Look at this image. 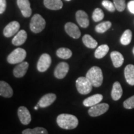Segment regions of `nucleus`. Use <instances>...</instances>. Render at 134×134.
Instances as JSON below:
<instances>
[{
    "mask_svg": "<svg viewBox=\"0 0 134 134\" xmlns=\"http://www.w3.org/2000/svg\"><path fill=\"white\" fill-rule=\"evenodd\" d=\"M18 115L20 121L23 125L29 124L31 121V115L26 107H19L18 110Z\"/></svg>",
    "mask_w": 134,
    "mask_h": 134,
    "instance_id": "9",
    "label": "nucleus"
},
{
    "mask_svg": "<svg viewBox=\"0 0 134 134\" xmlns=\"http://www.w3.org/2000/svg\"><path fill=\"white\" fill-rule=\"evenodd\" d=\"M109 105L106 103H98L93 105L88 110V114L91 117H98L108 111Z\"/></svg>",
    "mask_w": 134,
    "mask_h": 134,
    "instance_id": "6",
    "label": "nucleus"
},
{
    "mask_svg": "<svg viewBox=\"0 0 134 134\" xmlns=\"http://www.w3.org/2000/svg\"><path fill=\"white\" fill-rule=\"evenodd\" d=\"M123 90L119 82H115L113 86V90L111 92V96L113 100H117L120 99L122 97Z\"/></svg>",
    "mask_w": 134,
    "mask_h": 134,
    "instance_id": "22",
    "label": "nucleus"
},
{
    "mask_svg": "<svg viewBox=\"0 0 134 134\" xmlns=\"http://www.w3.org/2000/svg\"><path fill=\"white\" fill-rule=\"evenodd\" d=\"M124 107L127 109H131L134 108V95L124 102Z\"/></svg>",
    "mask_w": 134,
    "mask_h": 134,
    "instance_id": "32",
    "label": "nucleus"
},
{
    "mask_svg": "<svg viewBox=\"0 0 134 134\" xmlns=\"http://www.w3.org/2000/svg\"><path fill=\"white\" fill-rule=\"evenodd\" d=\"M69 71V65L66 62H60L55 68L54 75L58 79L64 78Z\"/></svg>",
    "mask_w": 134,
    "mask_h": 134,
    "instance_id": "10",
    "label": "nucleus"
},
{
    "mask_svg": "<svg viewBox=\"0 0 134 134\" xmlns=\"http://www.w3.org/2000/svg\"><path fill=\"white\" fill-rule=\"evenodd\" d=\"M57 98V96L53 93H48L43 96L38 101V106L41 108H47L53 104Z\"/></svg>",
    "mask_w": 134,
    "mask_h": 134,
    "instance_id": "14",
    "label": "nucleus"
},
{
    "mask_svg": "<svg viewBox=\"0 0 134 134\" xmlns=\"http://www.w3.org/2000/svg\"><path fill=\"white\" fill-rule=\"evenodd\" d=\"M13 95V90L9 84L0 81V96L4 98H11Z\"/></svg>",
    "mask_w": 134,
    "mask_h": 134,
    "instance_id": "16",
    "label": "nucleus"
},
{
    "mask_svg": "<svg viewBox=\"0 0 134 134\" xmlns=\"http://www.w3.org/2000/svg\"><path fill=\"white\" fill-rule=\"evenodd\" d=\"M82 41L85 46L88 48H94L98 46L97 41L89 34H85L82 38Z\"/></svg>",
    "mask_w": 134,
    "mask_h": 134,
    "instance_id": "23",
    "label": "nucleus"
},
{
    "mask_svg": "<svg viewBox=\"0 0 134 134\" xmlns=\"http://www.w3.org/2000/svg\"><path fill=\"white\" fill-rule=\"evenodd\" d=\"M112 26V23L110 21H105L97 25L95 30L98 33H104L110 29Z\"/></svg>",
    "mask_w": 134,
    "mask_h": 134,
    "instance_id": "28",
    "label": "nucleus"
},
{
    "mask_svg": "<svg viewBox=\"0 0 134 134\" xmlns=\"http://www.w3.org/2000/svg\"><path fill=\"white\" fill-rule=\"evenodd\" d=\"M46 22L45 19L38 14L34 15L30 22V29L34 33H39L44 29Z\"/></svg>",
    "mask_w": 134,
    "mask_h": 134,
    "instance_id": "3",
    "label": "nucleus"
},
{
    "mask_svg": "<svg viewBox=\"0 0 134 134\" xmlns=\"http://www.w3.org/2000/svg\"><path fill=\"white\" fill-rule=\"evenodd\" d=\"M76 19L78 24L81 27L86 28L90 24L88 14L85 11H82V10H79L76 13Z\"/></svg>",
    "mask_w": 134,
    "mask_h": 134,
    "instance_id": "13",
    "label": "nucleus"
},
{
    "mask_svg": "<svg viewBox=\"0 0 134 134\" xmlns=\"http://www.w3.org/2000/svg\"><path fill=\"white\" fill-rule=\"evenodd\" d=\"M6 9V0H0V14H3Z\"/></svg>",
    "mask_w": 134,
    "mask_h": 134,
    "instance_id": "33",
    "label": "nucleus"
},
{
    "mask_svg": "<svg viewBox=\"0 0 134 134\" xmlns=\"http://www.w3.org/2000/svg\"><path fill=\"white\" fill-rule=\"evenodd\" d=\"M102 4L107 10H108L110 12H114L115 10V7L111 1H109V0H103L102 2Z\"/></svg>",
    "mask_w": 134,
    "mask_h": 134,
    "instance_id": "31",
    "label": "nucleus"
},
{
    "mask_svg": "<svg viewBox=\"0 0 134 134\" xmlns=\"http://www.w3.org/2000/svg\"><path fill=\"white\" fill-rule=\"evenodd\" d=\"M29 68V63L27 62H22L17 65L13 70V74L16 78H21L26 75Z\"/></svg>",
    "mask_w": 134,
    "mask_h": 134,
    "instance_id": "15",
    "label": "nucleus"
},
{
    "mask_svg": "<svg viewBox=\"0 0 134 134\" xmlns=\"http://www.w3.org/2000/svg\"><path fill=\"white\" fill-rule=\"evenodd\" d=\"M17 4L25 18H29L32 14L31 4L29 0H17Z\"/></svg>",
    "mask_w": 134,
    "mask_h": 134,
    "instance_id": "11",
    "label": "nucleus"
},
{
    "mask_svg": "<svg viewBox=\"0 0 134 134\" xmlns=\"http://www.w3.org/2000/svg\"><path fill=\"white\" fill-rule=\"evenodd\" d=\"M57 122L60 128L66 130L74 129L78 125V120L75 115L62 114L57 118Z\"/></svg>",
    "mask_w": 134,
    "mask_h": 134,
    "instance_id": "1",
    "label": "nucleus"
},
{
    "mask_svg": "<svg viewBox=\"0 0 134 134\" xmlns=\"http://www.w3.org/2000/svg\"><path fill=\"white\" fill-rule=\"evenodd\" d=\"M43 4L47 8L51 10H59L63 7L61 0H43Z\"/></svg>",
    "mask_w": 134,
    "mask_h": 134,
    "instance_id": "21",
    "label": "nucleus"
},
{
    "mask_svg": "<svg viewBox=\"0 0 134 134\" xmlns=\"http://www.w3.org/2000/svg\"><path fill=\"white\" fill-rule=\"evenodd\" d=\"M115 9L119 12H122L125 9V0H113Z\"/></svg>",
    "mask_w": 134,
    "mask_h": 134,
    "instance_id": "30",
    "label": "nucleus"
},
{
    "mask_svg": "<svg viewBox=\"0 0 134 134\" xmlns=\"http://www.w3.org/2000/svg\"><path fill=\"white\" fill-rule=\"evenodd\" d=\"M133 55H134V47H133Z\"/></svg>",
    "mask_w": 134,
    "mask_h": 134,
    "instance_id": "36",
    "label": "nucleus"
},
{
    "mask_svg": "<svg viewBox=\"0 0 134 134\" xmlns=\"http://www.w3.org/2000/svg\"><path fill=\"white\" fill-rule=\"evenodd\" d=\"M104 14L103 10L100 8H96L93 11L92 18H93L94 21L99 22L102 21L104 19Z\"/></svg>",
    "mask_w": 134,
    "mask_h": 134,
    "instance_id": "29",
    "label": "nucleus"
},
{
    "mask_svg": "<svg viewBox=\"0 0 134 134\" xmlns=\"http://www.w3.org/2000/svg\"><path fill=\"white\" fill-rule=\"evenodd\" d=\"M76 86L78 91L81 94H88L91 91L93 85L86 77L81 76L76 81Z\"/></svg>",
    "mask_w": 134,
    "mask_h": 134,
    "instance_id": "4",
    "label": "nucleus"
},
{
    "mask_svg": "<svg viewBox=\"0 0 134 134\" xmlns=\"http://www.w3.org/2000/svg\"><path fill=\"white\" fill-rule=\"evenodd\" d=\"M20 24L17 21L9 23L3 30V34L6 37H11L19 32Z\"/></svg>",
    "mask_w": 134,
    "mask_h": 134,
    "instance_id": "8",
    "label": "nucleus"
},
{
    "mask_svg": "<svg viewBox=\"0 0 134 134\" xmlns=\"http://www.w3.org/2000/svg\"><path fill=\"white\" fill-rule=\"evenodd\" d=\"M65 30L67 34L73 38H78L81 36L79 28L73 23H67L65 26Z\"/></svg>",
    "mask_w": 134,
    "mask_h": 134,
    "instance_id": "12",
    "label": "nucleus"
},
{
    "mask_svg": "<svg viewBox=\"0 0 134 134\" xmlns=\"http://www.w3.org/2000/svg\"><path fill=\"white\" fill-rule=\"evenodd\" d=\"M23 134H47L48 132L46 129L41 127H37L36 128L31 129H28L23 130Z\"/></svg>",
    "mask_w": 134,
    "mask_h": 134,
    "instance_id": "27",
    "label": "nucleus"
},
{
    "mask_svg": "<svg viewBox=\"0 0 134 134\" xmlns=\"http://www.w3.org/2000/svg\"><path fill=\"white\" fill-rule=\"evenodd\" d=\"M26 57V52L23 48H18L11 52L7 57V61L11 64L21 63Z\"/></svg>",
    "mask_w": 134,
    "mask_h": 134,
    "instance_id": "5",
    "label": "nucleus"
},
{
    "mask_svg": "<svg viewBox=\"0 0 134 134\" xmlns=\"http://www.w3.org/2000/svg\"><path fill=\"white\" fill-rule=\"evenodd\" d=\"M66 1H70V0H66Z\"/></svg>",
    "mask_w": 134,
    "mask_h": 134,
    "instance_id": "37",
    "label": "nucleus"
},
{
    "mask_svg": "<svg viewBox=\"0 0 134 134\" xmlns=\"http://www.w3.org/2000/svg\"><path fill=\"white\" fill-rule=\"evenodd\" d=\"M57 55L58 57L63 59H68L72 56V52L71 50L68 48L62 47L58 48L57 51Z\"/></svg>",
    "mask_w": 134,
    "mask_h": 134,
    "instance_id": "25",
    "label": "nucleus"
},
{
    "mask_svg": "<svg viewBox=\"0 0 134 134\" xmlns=\"http://www.w3.org/2000/svg\"><path fill=\"white\" fill-rule=\"evenodd\" d=\"M125 80L131 86H134V65H127L124 70Z\"/></svg>",
    "mask_w": 134,
    "mask_h": 134,
    "instance_id": "19",
    "label": "nucleus"
},
{
    "mask_svg": "<svg viewBox=\"0 0 134 134\" xmlns=\"http://www.w3.org/2000/svg\"><path fill=\"white\" fill-rule=\"evenodd\" d=\"M132 32L130 29H127L124 31L120 37V42L122 45L127 46L132 41Z\"/></svg>",
    "mask_w": 134,
    "mask_h": 134,
    "instance_id": "26",
    "label": "nucleus"
},
{
    "mask_svg": "<svg viewBox=\"0 0 134 134\" xmlns=\"http://www.w3.org/2000/svg\"><path fill=\"white\" fill-rule=\"evenodd\" d=\"M86 77L94 87H99L103 83V71L98 66L91 67L87 72Z\"/></svg>",
    "mask_w": 134,
    "mask_h": 134,
    "instance_id": "2",
    "label": "nucleus"
},
{
    "mask_svg": "<svg viewBox=\"0 0 134 134\" xmlns=\"http://www.w3.org/2000/svg\"><path fill=\"white\" fill-rule=\"evenodd\" d=\"M127 7L129 11L132 14H134V0L129 1L127 4Z\"/></svg>",
    "mask_w": 134,
    "mask_h": 134,
    "instance_id": "34",
    "label": "nucleus"
},
{
    "mask_svg": "<svg viewBox=\"0 0 134 134\" xmlns=\"http://www.w3.org/2000/svg\"><path fill=\"white\" fill-rule=\"evenodd\" d=\"M52 63V59L50 56L47 53H43L39 58L37 62V68L38 71L40 72H44L48 70Z\"/></svg>",
    "mask_w": 134,
    "mask_h": 134,
    "instance_id": "7",
    "label": "nucleus"
},
{
    "mask_svg": "<svg viewBox=\"0 0 134 134\" xmlns=\"http://www.w3.org/2000/svg\"><path fill=\"white\" fill-rule=\"evenodd\" d=\"M103 99V96L100 94H96L84 100L83 105L86 107H91L99 103Z\"/></svg>",
    "mask_w": 134,
    "mask_h": 134,
    "instance_id": "18",
    "label": "nucleus"
},
{
    "mask_svg": "<svg viewBox=\"0 0 134 134\" xmlns=\"http://www.w3.org/2000/svg\"><path fill=\"white\" fill-rule=\"evenodd\" d=\"M27 37V35L26 32L24 30H21L16 34L14 37L13 38V44L16 46H21L26 42Z\"/></svg>",
    "mask_w": 134,
    "mask_h": 134,
    "instance_id": "17",
    "label": "nucleus"
},
{
    "mask_svg": "<svg viewBox=\"0 0 134 134\" xmlns=\"http://www.w3.org/2000/svg\"><path fill=\"white\" fill-rule=\"evenodd\" d=\"M38 104H37V105L36 106L34 107V109H36V110H37V109H38Z\"/></svg>",
    "mask_w": 134,
    "mask_h": 134,
    "instance_id": "35",
    "label": "nucleus"
},
{
    "mask_svg": "<svg viewBox=\"0 0 134 134\" xmlns=\"http://www.w3.org/2000/svg\"><path fill=\"white\" fill-rule=\"evenodd\" d=\"M110 58H111L114 66L115 68H119V67L121 66L124 61L123 55L117 51L112 52L110 53Z\"/></svg>",
    "mask_w": 134,
    "mask_h": 134,
    "instance_id": "20",
    "label": "nucleus"
},
{
    "mask_svg": "<svg viewBox=\"0 0 134 134\" xmlns=\"http://www.w3.org/2000/svg\"><path fill=\"white\" fill-rule=\"evenodd\" d=\"M109 50V47L108 45H101L96 50L94 53V56L96 58H102L106 55Z\"/></svg>",
    "mask_w": 134,
    "mask_h": 134,
    "instance_id": "24",
    "label": "nucleus"
}]
</instances>
